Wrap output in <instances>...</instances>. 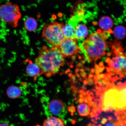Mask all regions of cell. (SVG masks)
Returning a JSON list of instances; mask_svg holds the SVG:
<instances>
[{"mask_svg": "<svg viewBox=\"0 0 126 126\" xmlns=\"http://www.w3.org/2000/svg\"><path fill=\"white\" fill-rule=\"evenodd\" d=\"M105 85L100 87L96 94L98 97V112H113L126 119V81L116 84L108 82Z\"/></svg>", "mask_w": 126, "mask_h": 126, "instance_id": "1", "label": "cell"}, {"mask_svg": "<svg viewBox=\"0 0 126 126\" xmlns=\"http://www.w3.org/2000/svg\"><path fill=\"white\" fill-rule=\"evenodd\" d=\"M64 58L59 47H44L39 52L35 63L40 67L43 74L50 77L57 73L64 65Z\"/></svg>", "mask_w": 126, "mask_h": 126, "instance_id": "2", "label": "cell"}, {"mask_svg": "<svg viewBox=\"0 0 126 126\" xmlns=\"http://www.w3.org/2000/svg\"><path fill=\"white\" fill-rule=\"evenodd\" d=\"M111 31L99 30L91 34L81 46L86 60L89 62L97 61L105 56L108 48L107 39Z\"/></svg>", "mask_w": 126, "mask_h": 126, "instance_id": "3", "label": "cell"}, {"mask_svg": "<svg viewBox=\"0 0 126 126\" xmlns=\"http://www.w3.org/2000/svg\"><path fill=\"white\" fill-rule=\"evenodd\" d=\"M114 46L112 50L111 58H107L106 61L110 71L120 77H126V53L120 45Z\"/></svg>", "mask_w": 126, "mask_h": 126, "instance_id": "4", "label": "cell"}, {"mask_svg": "<svg viewBox=\"0 0 126 126\" xmlns=\"http://www.w3.org/2000/svg\"><path fill=\"white\" fill-rule=\"evenodd\" d=\"M63 24L51 22L44 25L42 36L50 45L59 47L65 39L62 32Z\"/></svg>", "mask_w": 126, "mask_h": 126, "instance_id": "5", "label": "cell"}, {"mask_svg": "<svg viewBox=\"0 0 126 126\" xmlns=\"http://www.w3.org/2000/svg\"><path fill=\"white\" fill-rule=\"evenodd\" d=\"M21 14L18 6L8 2L0 5V20L13 28L18 26Z\"/></svg>", "mask_w": 126, "mask_h": 126, "instance_id": "6", "label": "cell"}, {"mask_svg": "<svg viewBox=\"0 0 126 126\" xmlns=\"http://www.w3.org/2000/svg\"><path fill=\"white\" fill-rule=\"evenodd\" d=\"M64 57H69L81 51L76 39L65 38L59 47Z\"/></svg>", "mask_w": 126, "mask_h": 126, "instance_id": "7", "label": "cell"}, {"mask_svg": "<svg viewBox=\"0 0 126 126\" xmlns=\"http://www.w3.org/2000/svg\"><path fill=\"white\" fill-rule=\"evenodd\" d=\"M98 118H96L97 126H117L118 122L122 120L120 117L115 113L111 112L102 111Z\"/></svg>", "mask_w": 126, "mask_h": 126, "instance_id": "8", "label": "cell"}, {"mask_svg": "<svg viewBox=\"0 0 126 126\" xmlns=\"http://www.w3.org/2000/svg\"><path fill=\"white\" fill-rule=\"evenodd\" d=\"M49 110L52 114L60 116L65 111L64 102L60 99H54L50 101L48 105Z\"/></svg>", "mask_w": 126, "mask_h": 126, "instance_id": "9", "label": "cell"}, {"mask_svg": "<svg viewBox=\"0 0 126 126\" xmlns=\"http://www.w3.org/2000/svg\"><path fill=\"white\" fill-rule=\"evenodd\" d=\"M27 74L31 77H35L43 74L41 69L35 63L30 62L28 64L26 69Z\"/></svg>", "mask_w": 126, "mask_h": 126, "instance_id": "10", "label": "cell"}, {"mask_svg": "<svg viewBox=\"0 0 126 126\" xmlns=\"http://www.w3.org/2000/svg\"><path fill=\"white\" fill-rule=\"evenodd\" d=\"M74 28L76 38L77 40H82L88 35L87 28L85 25L78 24Z\"/></svg>", "mask_w": 126, "mask_h": 126, "instance_id": "11", "label": "cell"}, {"mask_svg": "<svg viewBox=\"0 0 126 126\" xmlns=\"http://www.w3.org/2000/svg\"><path fill=\"white\" fill-rule=\"evenodd\" d=\"M43 126H65L63 121L59 117L51 116L44 121Z\"/></svg>", "mask_w": 126, "mask_h": 126, "instance_id": "12", "label": "cell"}, {"mask_svg": "<svg viewBox=\"0 0 126 126\" xmlns=\"http://www.w3.org/2000/svg\"><path fill=\"white\" fill-rule=\"evenodd\" d=\"M62 32L65 38L76 39L75 35V28L69 23L63 25Z\"/></svg>", "mask_w": 126, "mask_h": 126, "instance_id": "13", "label": "cell"}, {"mask_svg": "<svg viewBox=\"0 0 126 126\" xmlns=\"http://www.w3.org/2000/svg\"><path fill=\"white\" fill-rule=\"evenodd\" d=\"M7 94L9 98L16 99L20 96L21 95L22 91L21 89L18 87L12 86L7 88Z\"/></svg>", "mask_w": 126, "mask_h": 126, "instance_id": "14", "label": "cell"}, {"mask_svg": "<svg viewBox=\"0 0 126 126\" xmlns=\"http://www.w3.org/2000/svg\"><path fill=\"white\" fill-rule=\"evenodd\" d=\"M99 25L104 31H111V29L113 25L112 20L109 17H104L101 19Z\"/></svg>", "mask_w": 126, "mask_h": 126, "instance_id": "15", "label": "cell"}, {"mask_svg": "<svg viewBox=\"0 0 126 126\" xmlns=\"http://www.w3.org/2000/svg\"><path fill=\"white\" fill-rule=\"evenodd\" d=\"M24 27L25 29L28 31H33L37 28V23L34 18L31 17H29L25 20Z\"/></svg>", "mask_w": 126, "mask_h": 126, "instance_id": "16", "label": "cell"}, {"mask_svg": "<svg viewBox=\"0 0 126 126\" xmlns=\"http://www.w3.org/2000/svg\"><path fill=\"white\" fill-rule=\"evenodd\" d=\"M91 109L89 105L85 103L79 104L78 107V111L79 115L86 116L89 115L91 112Z\"/></svg>", "mask_w": 126, "mask_h": 126, "instance_id": "17", "label": "cell"}, {"mask_svg": "<svg viewBox=\"0 0 126 126\" xmlns=\"http://www.w3.org/2000/svg\"><path fill=\"white\" fill-rule=\"evenodd\" d=\"M114 34L116 38L118 39H123L125 37L126 30L122 26H118L115 28Z\"/></svg>", "mask_w": 126, "mask_h": 126, "instance_id": "18", "label": "cell"}, {"mask_svg": "<svg viewBox=\"0 0 126 126\" xmlns=\"http://www.w3.org/2000/svg\"><path fill=\"white\" fill-rule=\"evenodd\" d=\"M117 126H126V119L120 120Z\"/></svg>", "mask_w": 126, "mask_h": 126, "instance_id": "19", "label": "cell"}, {"mask_svg": "<svg viewBox=\"0 0 126 126\" xmlns=\"http://www.w3.org/2000/svg\"><path fill=\"white\" fill-rule=\"evenodd\" d=\"M0 126H10L9 124L5 123H2L0 124Z\"/></svg>", "mask_w": 126, "mask_h": 126, "instance_id": "20", "label": "cell"}]
</instances>
